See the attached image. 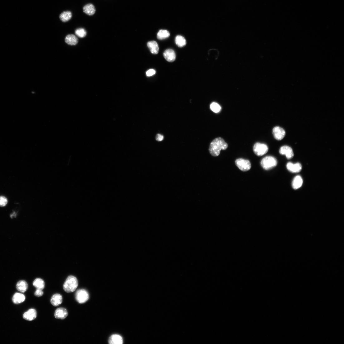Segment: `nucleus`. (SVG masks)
Returning <instances> with one entry per match:
<instances>
[{
	"instance_id": "f257e3e1",
	"label": "nucleus",
	"mask_w": 344,
	"mask_h": 344,
	"mask_svg": "<svg viewBox=\"0 0 344 344\" xmlns=\"http://www.w3.org/2000/svg\"><path fill=\"white\" fill-rule=\"evenodd\" d=\"M228 146L227 144L223 139L218 137L213 140L211 143L209 150L212 156L217 157L220 155L221 150H226Z\"/></svg>"
},
{
	"instance_id": "f03ea898",
	"label": "nucleus",
	"mask_w": 344,
	"mask_h": 344,
	"mask_svg": "<svg viewBox=\"0 0 344 344\" xmlns=\"http://www.w3.org/2000/svg\"><path fill=\"white\" fill-rule=\"evenodd\" d=\"M78 286V282L77 278L73 276H70L63 284V289L65 292L70 293L75 291Z\"/></svg>"
},
{
	"instance_id": "7ed1b4c3",
	"label": "nucleus",
	"mask_w": 344,
	"mask_h": 344,
	"mask_svg": "<svg viewBox=\"0 0 344 344\" xmlns=\"http://www.w3.org/2000/svg\"><path fill=\"white\" fill-rule=\"evenodd\" d=\"M277 164V159L272 156H267L262 160L261 165L266 170H270L275 167Z\"/></svg>"
},
{
	"instance_id": "20e7f679",
	"label": "nucleus",
	"mask_w": 344,
	"mask_h": 344,
	"mask_svg": "<svg viewBox=\"0 0 344 344\" xmlns=\"http://www.w3.org/2000/svg\"><path fill=\"white\" fill-rule=\"evenodd\" d=\"M89 297L88 292L84 289L77 290L75 294L76 299L80 304H83L89 300Z\"/></svg>"
},
{
	"instance_id": "39448f33",
	"label": "nucleus",
	"mask_w": 344,
	"mask_h": 344,
	"mask_svg": "<svg viewBox=\"0 0 344 344\" xmlns=\"http://www.w3.org/2000/svg\"><path fill=\"white\" fill-rule=\"evenodd\" d=\"M268 151L267 146L263 143L257 142L253 147V151L255 154L258 156H262L266 154Z\"/></svg>"
},
{
	"instance_id": "423d86ee",
	"label": "nucleus",
	"mask_w": 344,
	"mask_h": 344,
	"mask_svg": "<svg viewBox=\"0 0 344 344\" xmlns=\"http://www.w3.org/2000/svg\"><path fill=\"white\" fill-rule=\"evenodd\" d=\"M235 164L239 169L243 172L248 171L251 168V163L247 160L242 158L238 159L236 160Z\"/></svg>"
},
{
	"instance_id": "0eeeda50",
	"label": "nucleus",
	"mask_w": 344,
	"mask_h": 344,
	"mask_svg": "<svg viewBox=\"0 0 344 344\" xmlns=\"http://www.w3.org/2000/svg\"><path fill=\"white\" fill-rule=\"evenodd\" d=\"M273 134L275 138L277 140H281L286 135L285 130L282 127L277 126L273 129Z\"/></svg>"
},
{
	"instance_id": "6e6552de",
	"label": "nucleus",
	"mask_w": 344,
	"mask_h": 344,
	"mask_svg": "<svg viewBox=\"0 0 344 344\" xmlns=\"http://www.w3.org/2000/svg\"><path fill=\"white\" fill-rule=\"evenodd\" d=\"M279 152L282 155H285L288 159L292 158L294 154L292 149L288 146H284L280 149Z\"/></svg>"
},
{
	"instance_id": "1a4fd4ad",
	"label": "nucleus",
	"mask_w": 344,
	"mask_h": 344,
	"mask_svg": "<svg viewBox=\"0 0 344 344\" xmlns=\"http://www.w3.org/2000/svg\"><path fill=\"white\" fill-rule=\"evenodd\" d=\"M37 317L36 310L33 308L30 309L23 315V318L28 321H32L35 319Z\"/></svg>"
},
{
	"instance_id": "9d476101",
	"label": "nucleus",
	"mask_w": 344,
	"mask_h": 344,
	"mask_svg": "<svg viewBox=\"0 0 344 344\" xmlns=\"http://www.w3.org/2000/svg\"><path fill=\"white\" fill-rule=\"evenodd\" d=\"M287 168L288 171L292 172L298 173L301 171L302 167L299 163L294 164L289 162L287 163Z\"/></svg>"
},
{
	"instance_id": "9b49d317",
	"label": "nucleus",
	"mask_w": 344,
	"mask_h": 344,
	"mask_svg": "<svg viewBox=\"0 0 344 344\" xmlns=\"http://www.w3.org/2000/svg\"><path fill=\"white\" fill-rule=\"evenodd\" d=\"M67 310L63 307L57 308L55 311L54 316L56 318L62 320L64 319L68 316Z\"/></svg>"
},
{
	"instance_id": "f8f14e48",
	"label": "nucleus",
	"mask_w": 344,
	"mask_h": 344,
	"mask_svg": "<svg viewBox=\"0 0 344 344\" xmlns=\"http://www.w3.org/2000/svg\"><path fill=\"white\" fill-rule=\"evenodd\" d=\"M164 57L168 62H174L176 58V55L174 51L171 49H167L163 54Z\"/></svg>"
},
{
	"instance_id": "ddd939ff",
	"label": "nucleus",
	"mask_w": 344,
	"mask_h": 344,
	"mask_svg": "<svg viewBox=\"0 0 344 344\" xmlns=\"http://www.w3.org/2000/svg\"><path fill=\"white\" fill-rule=\"evenodd\" d=\"M108 342L110 344H122L123 343V338L119 335H112L109 337Z\"/></svg>"
},
{
	"instance_id": "4468645a",
	"label": "nucleus",
	"mask_w": 344,
	"mask_h": 344,
	"mask_svg": "<svg viewBox=\"0 0 344 344\" xmlns=\"http://www.w3.org/2000/svg\"><path fill=\"white\" fill-rule=\"evenodd\" d=\"M25 299V297L23 294L16 293L12 297V301L15 304H18L23 302Z\"/></svg>"
},
{
	"instance_id": "2eb2a0df",
	"label": "nucleus",
	"mask_w": 344,
	"mask_h": 344,
	"mask_svg": "<svg viewBox=\"0 0 344 344\" xmlns=\"http://www.w3.org/2000/svg\"><path fill=\"white\" fill-rule=\"evenodd\" d=\"M62 296L58 293L54 294L52 297L51 300V304L53 306L55 307L59 306L62 304Z\"/></svg>"
},
{
	"instance_id": "dca6fc26",
	"label": "nucleus",
	"mask_w": 344,
	"mask_h": 344,
	"mask_svg": "<svg viewBox=\"0 0 344 344\" xmlns=\"http://www.w3.org/2000/svg\"><path fill=\"white\" fill-rule=\"evenodd\" d=\"M303 182V179L301 177L297 176L293 179L292 184V187L294 189H298L302 187Z\"/></svg>"
},
{
	"instance_id": "f3484780",
	"label": "nucleus",
	"mask_w": 344,
	"mask_h": 344,
	"mask_svg": "<svg viewBox=\"0 0 344 344\" xmlns=\"http://www.w3.org/2000/svg\"><path fill=\"white\" fill-rule=\"evenodd\" d=\"M147 46L152 54H157L158 53L159 50V47L156 41H152L148 42L147 43Z\"/></svg>"
},
{
	"instance_id": "a211bd4d",
	"label": "nucleus",
	"mask_w": 344,
	"mask_h": 344,
	"mask_svg": "<svg viewBox=\"0 0 344 344\" xmlns=\"http://www.w3.org/2000/svg\"><path fill=\"white\" fill-rule=\"evenodd\" d=\"M65 42L70 45H75L78 42V39L77 37L72 34L68 35L65 39Z\"/></svg>"
},
{
	"instance_id": "6ab92c4d",
	"label": "nucleus",
	"mask_w": 344,
	"mask_h": 344,
	"mask_svg": "<svg viewBox=\"0 0 344 344\" xmlns=\"http://www.w3.org/2000/svg\"><path fill=\"white\" fill-rule=\"evenodd\" d=\"M83 11L87 15L91 16L94 14L96 12V9L93 4H88L84 7Z\"/></svg>"
},
{
	"instance_id": "aec40b11",
	"label": "nucleus",
	"mask_w": 344,
	"mask_h": 344,
	"mask_svg": "<svg viewBox=\"0 0 344 344\" xmlns=\"http://www.w3.org/2000/svg\"><path fill=\"white\" fill-rule=\"evenodd\" d=\"M28 288L27 283L24 281H19L16 285V288L19 292L24 293L26 292Z\"/></svg>"
},
{
	"instance_id": "412c9836",
	"label": "nucleus",
	"mask_w": 344,
	"mask_h": 344,
	"mask_svg": "<svg viewBox=\"0 0 344 344\" xmlns=\"http://www.w3.org/2000/svg\"><path fill=\"white\" fill-rule=\"evenodd\" d=\"M72 17V13L70 11H64L60 15L59 18L63 22L69 21Z\"/></svg>"
},
{
	"instance_id": "4be33fe9",
	"label": "nucleus",
	"mask_w": 344,
	"mask_h": 344,
	"mask_svg": "<svg viewBox=\"0 0 344 344\" xmlns=\"http://www.w3.org/2000/svg\"><path fill=\"white\" fill-rule=\"evenodd\" d=\"M170 36V32L167 30H160L157 34V38L159 40H162L169 37Z\"/></svg>"
},
{
	"instance_id": "5701e85b",
	"label": "nucleus",
	"mask_w": 344,
	"mask_h": 344,
	"mask_svg": "<svg viewBox=\"0 0 344 344\" xmlns=\"http://www.w3.org/2000/svg\"><path fill=\"white\" fill-rule=\"evenodd\" d=\"M175 42L176 44L180 47L185 46L187 44L186 40L181 36H177L175 38Z\"/></svg>"
},
{
	"instance_id": "b1692460",
	"label": "nucleus",
	"mask_w": 344,
	"mask_h": 344,
	"mask_svg": "<svg viewBox=\"0 0 344 344\" xmlns=\"http://www.w3.org/2000/svg\"><path fill=\"white\" fill-rule=\"evenodd\" d=\"M33 286L37 289L43 290L45 287V282L43 280L40 278H37L33 283Z\"/></svg>"
},
{
	"instance_id": "393cba45",
	"label": "nucleus",
	"mask_w": 344,
	"mask_h": 344,
	"mask_svg": "<svg viewBox=\"0 0 344 344\" xmlns=\"http://www.w3.org/2000/svg\"><path fill=\"white\" fill-rule=\"evenodd\" d=\"M75 34L78 37L80 38H83L86 36L87 32L84 28H78L75 30Z\"/></svg>"
},
{
	"instance_id": "a878e982",
	"label": "nucleus",
	"mask_w": 344,
	"mask_h": 344,
	"mask_svg": "<svg viewBox=\"0 0 344 344\" xmlns=\"http://www.w3.org/2000/svg\"><path fill=\"white\" fill-rule=\"evenodd\" d=\"M210 108L211 110L215 113L219 112L221 110V107L217 103L212 102L210 106Z\"/></svg>"
},
{
	"instance_id": "bb28decb",
	"label": "nucleus",
	"mask_w": 344,
	"mask_h": 344,
	"mask_svg": "<svg viewBox=\"0 0 344 344\" xmlns=\"http://www.w3.org/2000/svg\"><path fill=\"white\" fill-rule=\"evenodd\" d=\"M8 203V200L4 196H0V207H4L6 206Z\"/></svg>"
},
{
	"instance_id": "cd10ccee",
	"label": "nucleus",
	"mask_w": 344,
	"mask_h": 344,
	"mask_svg": "<svg viewBox=\"0 0 344 344\" xmlns=\"http://www.w3.org/2000/svg\"><path fill=\"white\" fill-rule=\"evenodd\" d=\"M43 294V292L42 290L37 289L35 292V295L37 297H40L42 296Z\"/></svg>"
},
{
	"instance_id": "c85d7f7f",
	"label": "nucleus",
	"mask_w": 344,
	"mask_h": 344,
	"mask_svg": "<svg viewBox=\"0 0 344 344\" xmlns=\"http://www.w3.org/2000/svg\"><path fill=\"white\" fill-rule=\"evenodd\" d=\"M156 72V71L154 70L150 69L147 72L146 74L147 76L150 77L155 74Z\"/></svg>"
},
{
	"instance_id": "c756f323",
	"label": "nucleus",
	"mask_w": 344,
	"mask_h": 344,
	"mask_svg": "<svg viewBox=\"0 0 344 344\" xmlns=\"http://www.w3.org/2000/svg\"><path fill=\"white\" fill-rule=\"evenodd\" d=\"M163 139V137L162 135L158 134L156 136V140L157 141L160 142L162 141Z\"/></svg>"
}]
</instances>
